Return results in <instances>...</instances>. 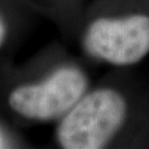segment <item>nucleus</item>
Here are the masks:
<instances>
[{
  "label": "nucleus",
  "mask_w": 149,
  "mask_h": 149,
  "mask_svg": "<svg viewBox=\"0 0 149 149\" xmlns=\"http://www.w3.org/2000/svg\"><path fill=\"white\" fill-rule=\"evenodd\" d=\"M0 143H1V142H0Z\"/></svg>",
  "instance_id": "obj_5"
},
{
  "label": "nucleus",
  "mask_w": 149,
  "mask_h": 149,
  "mask_svg": "<svg viewBox=\"0 0 149 149\" xmlns=\"http://www.w3.org/2000/svg\"><path fill=\"white\" fill-rule=\"evenodd\" d=\"M130 111L129 97L120 88L91 86L56 122V143L63 149L107 148L127 127Z\"/></svg>",
  "instance_id": "obj_1"
},
{
  "label": "nucleus",
  "mask_w": 149,
  "mask_h": 149,
  "mask_svg": "<svg viewBox=\"0 0 149 149\" xmlns=\"http://www.w3.org/2000/svg\"><path fill=\"white\" fill-rule=\"evenodd\" d=\"M88 58L116 68H129L149 56V13L130 10L100 14L90 19L80 35Z\"/></svg>",
  "instance_id": "obj_2"
},
{
  "label": "nucleus",
  "mask_w": 149,
  "mask_h": 149,
  "mask_svg": "<svg viewBox=\"0 0 149 149\" xmlns=\"http://www.w3.org/2000/svg\"><path fill=\"white\" fill-rule=\"evenodd\" d=\"M6 35H8V27H6V24H5V21H4L3 16L0 15V49H1L4 42H5Z\"/></svg>",
  "instance_id": "obj_4"
},
{
  "label": "nucleus",
  "mask_w": 149,
  "mask_h": 149,
  "mask_svg": "<svg viewBox=\"0 0 149 149\" xmlns=\"http://www.w3.org/2000/svg\"><path fill=\"white\" fill-rule=\"evenodd\" d=\"M86 70L74 62L56 66L36 82L24 83L10 92L13 112L35 122H57L91 88Z\"/></svg>",
  "instance_id": "obj_3"
}]
</instances>
